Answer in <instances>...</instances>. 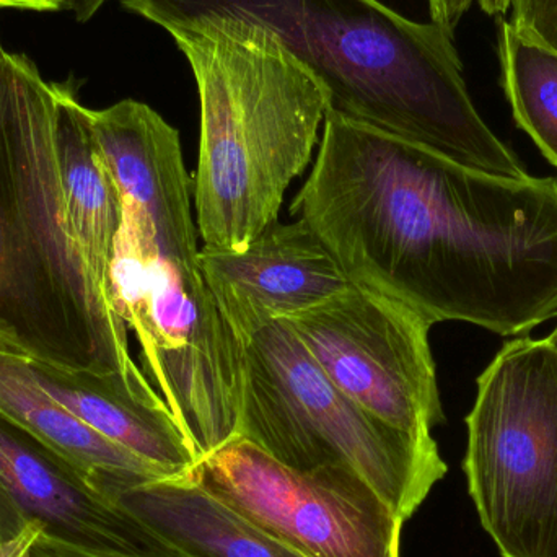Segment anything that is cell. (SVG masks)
Wrapping results in <instances>:
<instances>
[{
  "instance_id": "6da1fadb",
  "label": "cell",
  "mask_w": 557,
  "mask_h": 557,
  "mask_svg": "<svg viewBox=\"0 0 557 557\" xmlns=\"http://www.w3.org/2000/svg\"><path fill=\"white\" fill-rule=\"evenodd\" d=\"M292 214L350 282L429 323L519 336L557 317V180L506 178L326 113Z\"/></svg>"
},
{
  "instance_id": "7a4b0ae2",
  "label": "cell",
  "mask_w": 557,
  "mask_h": 557,
  "mask_svg": "<svg viewBox=\"0 0 557 557\" xmlns=\"http://www.w3.org/2000/svg\"><path fill=\"white\" fill-rule=\"evenodd\" d=\"M170 33L240 25L276 39L323 88L327 113L461 165L527 178L474 107L454 35L380 0H117Z\"/></svg>"
},
{
  "instance_id": "3957f363",
  "label": "cell",
  "mask_w": 557,
  "mask_h": 557,
  "mask_svg": "<svg viewBox=\"0 0 557 557\" xmlns=\"http://www.w3.org/2000/svg\"><path fill=\"white\" fill-rule=\"evenodd\" d=\"M123 318L88 274L65 224L52 82L0 55V333L29 359L144 375Z\"/></svg>"
},
{
  "instance_id": "277c9868",
  "label": "cell",
  "mask_w": 557,
  "mask_h": 557,
  "mask_svg": "<svg viewBox=\"0 0 557 557\" xmlns=\"http://www.w3.org/2000/svg\"><path fill=\"white\" fill-rule=\"evenodd\" d=\"M201 103L195 176L202 247L240 250L278 221L327 113L317 78L261 29L227 25L172 36Z\"/></svg>"
},
{
  "instance_id": "5b68a950",
  "label": "cell",
  "mask_w": 557,
  "mask_h": 557,
  "mask_svg": "<svg viewBox=\"0 0 557 557\" xmlns=\"http://www.w3.org/2000/svg\"><path fill=\"white\" fill-rule=\"evenodd\" d=\"M242 344L238 437L292 470L350 471L408 522L447 473L434 437L405 434L344 395L284 320Z\"/></svg>"
},
{
  "instance_id": "8992f818",
  "label": "cell",
  "mask_w": 557,
  "mask_h": 557,
  "mask_svg": "<svg viewBox=\"0 0 557 557\" xmlns=\"http://www.w3.org/2000/svg\"><path fill=\"white\" fill-rule=\"evenodd\" d=\"M111 290L136 333L144 375L162 396L199 461L237 437L244 344L198 263L170 257L123 211Z\"/></svg>"
},
{
  "instance_id": "52a82bcc",
  "label": "cell",
  "mask_w": 557,
  "mask_h": 557,
  "mask_svg": "<svg viewBox=\"0 0 557 557\" xmlns=\"http://www.w3.org/2000/svg\"><path fill=\"white\" fill-rule=\"evenodd\" d=\"M463 461L503 557H557V349L519 337L478 379Z\"/></svg>"
},
{
  "instance_id": "ba28073f",
  "label": "cell",
  "mask_w": 557,
  "mask_h": 557,
  "mask_svg": "<svg viewBox=\"0 0 557 557\" xmlns=\"http://www.w3.org/2000/svg\"><path fill=\"white\" fill-rule=\"evenodd\" d=\"M212 496L307 557H399L405 522L350 471H297L244 437L199 461Z\"/></svg>"
},
{
  "instance_id": "9c48e42d",
  "label": "cell",
  "mask_w": 557,
  "mask_h": 557,
  "mask_svg": "<svg viewBox=\"0 0 557 557\" xmlns=\"http://www.w3.org/2000/svg\"><path fill=\"white\" fill-rule=\"evenodd\" d=\"M284 321L331 383L380 421L419 438L444 422L432 323L411 308L350 284Z\"/></svg>"
},
{
  "instance_id": "30bf717a",
  "label": "cell",
  "mask_w": 557,
  "mask_h": 557,
  "mask_svg": "<svg viewBox=\"0 0 557 557\" xmlns=\"http://www.w3.org/2000/svg\"><path fill=\"white\" fill-rule=\"evenodd\" d=\"M35 530L26 557H188L90 474L0 416V548Z\"/></svg>"
},
{
  "instance_id": "8fae6325",
  "label": "cell",
  "mask_w": 557,
  "mask_h": 557,
  "mask_svg": "<svg viewBox=\"0 0 557 557\" xmlns=\"http://www.w3.org/2000/svg\"><path fill=\"white\" fill-rule=\"evenodd\" d=\"M199 267L240 343L352 284L301 219L277 222L240 250L202 247Z\"/></svg>"
},
{
  "instance_id": "7c38bea8",
  "label": "cell",
  "mask_w": 557,
  "mask_h": 557,
  "mask_svg": "<svg viewBox=\"0 0 557 557\" xmlns=\"http://www.w3.org/2000/svg\"><path fill=\"white\" fill-rule=\"evenodd\" d=\"M101 157L129 214L160 250L198 263L199 232L191 212V180L182 144L149 104L121 100L88 111Z\"/></svg>"
},
{
  "instance_id": "4fadbf2b",
  "label": "cell",
  "mask_w": 557,
  "mask_h": 557,
  "mask_svg": "<svg viewBox=\"0 0 557 557\" xmlns=\"http://www.w3.org/2000/svg\"><path fill=\"white\" fill-rule=\"evenodd\" d=\"M23 357L52 399L166 478L188 476L198 467L195 447L146 375L67 369Z\"/></svg>"
},
{
  "instance_id": "5bb4252c",
  "label": "cell",
  "mask_w": 557,
  "mask_h": 557,
  "mask_svg": "<svg viewBox=\"0 0 557 557\" xmlns=\"http://www.w3.org/2000/svg\"><path fill=\"white\" fill-rule=\"evenodd\" d=\"M94 483L188 557H307L212 496L191 474Z\"/></svg>"
},
{
  "instance_id": "9a60e30c",
  "label": "cell",
  "mask_w": 557,
  "mask_h": 557,
  "mask_svg": "<svg viewBox=\"0 0 557 557\" xmlns=\"http://www.w3.org/2000/svg\"><path fill=\"white\" fill-rule=\"evenodd\" d=\"M52 87L65 224L95 285L114 304L111 263L123 224L120 189L98 149L88 116L90 108L81 103L77 82H52Z\"/></svg>"
},
{
  "instance_id": "2e32d148",
  "label": "cell",
  "mask_w": 557,
  "mask_h": 557,
  "mask_svg": "<svg viewBox=\"0 0 557 557\" xmlns=\"http://www.w3.org/2000/svg\"><path fill=\"white\" fill-rule=\"evenodd\" d=\"M0 416L98 476L166 478L108 441L52 399L36 382L18 347L0 333Z\"/></svg>"
},
{
  "instance_id": "e0dca14e",
  "label": "cell",
  "mask_w": 557,
  "mask_h": 557,
  "mask_svg": "<svg viewBox=\"0 0 557 557\" xmlns=\"http://www.w3.org/2000/svg\"><path fill=\"white\" fill-rule=\"evenodd\" d=\"M503 88L517 126L557 169V52L525 38L510 20H499Z\"/></svg>"
},
{
  "instance_id": "ac0fdd59",
  "label": "cell",
  "mask_w": 557,
  "mask_h": 557,
  "mask_svg": "<svg viewBox=\"0 0 557 557\" xmlns=\"http://www.w3.org/2000/svg\"><path fill=\"white\" fill-rule=\"evenodd\" d=\"M510 12L525 38L557 52V0H512Z\"/></svg>"
},
{
  "instance_id": "d6986e66",
  "label": "cell",
  "mask_w": 557,
  "mask_h": 557,
  "mask_svg": "<svg viewBox=\"0 0 557 557\" xmlns=\"http://www.w3.org/2000/svg\"><path fill=\"white\" fill-rule=\"evenodd\" d=\"M431 20L454 35L458 23L474 2H480L481 9L487 15H504L510 10L512 0H428Z\"/></svg>"
},
{
  "instance_id": "ffe728a7",
  "label": "cell",
  "mask_w": 557,
  "mask_h": 557,
  "mask_svg": "<svg viewBox=\"0 0 557 557\" xmlns=\"http://www.w3.org/2000/svg\"><path fill=\"white\" fill-rule=\"evenodd\" d=\"M0 9L29 10V12H62L71 9V0H0Z\"/></svg>"
},
{
  "instance_id": "44dd1931",
  "label": "cell",
  "mask_w": 557,
  "mask_h": 557,
  "mask_svg": "<svg viewBox=\"0 0 557 557\" xmlns=\"http://www.w3.org/2000/svg\"><path fill=\"white\" fill-rule=\"evenodd\" d=\"M107 2L108 0H71L69 12L74 13L78 23H85L94 18Z\"/></svg>"
},
{
  "instance_id": "7402d4cb",
  "label": "cell",
  "mask_w": 557,
  "mask_h": 557,
  "mask_svg": "<svg viewBox=\"0 0 557 557\" xmlns=\"http://www.w3.org/2000/svg\"><path fill=\"white\" fill-rule=\"evenodd\" d=\"M35 542V530H32V532H26L22 539L15 540V542L10 543V545L2 546V548H0V557H26V555H28L29 548H32L33 543Z\"/></svg>"
},
{
  "instance_id": "603a6c76",
  "label": "cell",
  "mask_w": 557,
  "mask_h": 557,
  "mask_svg": "<svg viewBox=\"0 0 557 557\" xmlns=\"http://www.w3.org/2000/svg\"><path fill=\"white\" fill-rule=\"evenodd\" d=\"M548 339H549V343H552L553 346H555L557 349V324H556L555 330H553V333L549 334Z\"/></svg>"
},
{
  "instance_id": "cb8c5ba5",
  "label": "cell",
  "mask_w": 557,
  "mask_h": 557,
  "mask_svg": "<svg viewBox=\"0 0 557 557\" xmlns=\"http://www.w3.org/2000/svg\"><path fill=\"white\" fill-rule=\"evenodd\" d=\"M3 51H5V48H3L2 39H0V55H2Z\"/></svg>"
}]
</instances>
